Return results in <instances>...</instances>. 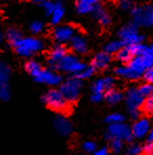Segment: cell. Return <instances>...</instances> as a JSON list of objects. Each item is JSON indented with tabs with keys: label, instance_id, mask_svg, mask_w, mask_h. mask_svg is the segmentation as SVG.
Listing matches in <instances>:
<instances>
[{
	"label": "cell",
	"instance_id": "29",
	"mask_svg": "<svg viewBox=\"0 0 153 155\" xmlns=\"http://www.w3.org/2000/svg\"><path fill=\"white\" fill-rule=\"evenodd\" d=\"M143 153V148L140 143H132L128 146L127 148V154L128 155H141Z\"/></svg>",
	"mask_w": 153,
	"mask_h": 155
},
{
	"label": "cell",
	"instance_id": "32",
	"mask_svg": "<svg viewBox=\"0 0 153 155\" xmlns=\"http://www.w3.org/2000/svg\"><path fill=\"white\" fill-rule=\"evenodd\" d=\"M141 108L143 110L145 111L146 113L148 114H152L153 112V97H146L144 100L143 104H141Z\"/></svg>",
	"mask_w": 153,
	"mask_h": 155
},
{
	"label": "cell",
	"instance_id": "10",
	"mask_svg": "<svg viewBox=\"0 0 153 155\" xmlns=\"http://www.w3.org/2000/svg\"><path fill=\"white\" fill-rule=\"evenodd\" d=\"M35 79V81L39 82V83L46 84L48 86H57L61 84V76L58 72L54 71L51 69H44L43 67L39 68L38 71L32 76Z\"/></svg>",
	"mask_w": 153,
	"mask_h": 155
},
{
	"label": "cell",
	"instance_id": "26",
	"mask_svg": "<svg viewBox=\"0 0 153 155\" xmlns=\"http://www.w3.org/2000/svg\"><path fill=\"white\" fill-rule=\"evenodd\" d=\"M95 71V69L91 65H85L83 68H82L81 71H79L76 76H74V77H76V78H78V79H80V80L89 79L90 77L93 76Z\"/></svg>",
	"mask_w": 153,
	"mask_h": 155
},
{
	"label": "cell",
	"instance_id": "2",
	"mask_svg": "<svg viewBox=\"0 0 153 155\" xmlns=\"http://www.w3.org/2000/svg\"><path fill=\"white\" fill-rule=\"evenodd\" d=\"M15 51L19 56L29 58L35 54H38L44 48V42L41 39L35 37H22L15 44H13Z\"/></svg>",
	"mask_w": 153,
	"mask_h": 155
},
{
	"label": "cell",
	"instance_id": "11",
	"mask_svg": "<svg viewBox=\"0 0 153 155\" xmlns=\"http://www.w3.org/2000/svg\"><path fill=\"white\" fill-rule=\"evenodd\" d=\"M76 28L72 25H58L54 29L52 33V37L55 40L59 43V44H64L66 42H69L72 38L76 35Z\"/></svg>",
	"mask_w": 153,
	"mask_h": 155
},
{
	"label": "cell",
	"instance_id": "20",
	"mask_svg": "<svg viewBox=\"0 0 153 155\" xmlns=\"http://www.w3.org/2000/svg\"><path fill=\"white\" fill-rule=\"evenodd\" d=\"M64 14H65V8H64L63 4L61 2H57L56 5H55V8L52 13V23L57 25L59 24L61 21H62Z\"/></svg>",
	"mask_w": 153,
	"mask_h": 155
},
{
	"label": "cell",
	"instance_id": "40",
	"mask_svg": "<svg viewBox=\"0 0 153 155\" xmlns=\"http://www.w3.org/2000/svg\"><path fill=\"white\" fill-rule=\"evenodd\" d=\"M90 99L91 102H93V103H100L104 99V94H101V93H92Z\"/></svg>",
	"mask_w": 153,
	"mask_h": 155
},
{
	"label": "cell",
	"instance_id": "7",
	"mask_svg": "<svg viewBox=\"0 0 153 155\" xmlns=\"http://www.w3.org/2000/svg\"><path fill=\"white\" fill-rule=\"evenodd\" d=\"M120 40L126 46L133 44L141 43L144 40V37L138 33V27L136 24L130 23L127 24L120 31Z\"/></svg>",
	"mask_w": 153,
	"mask_h": 155
},
{
	"label": "cell",
	"instance_id": "4",
	"mask_svg": "<svg viewBox=\"0 0 153 155\" xmlns=\"http://www.w3.org/2000/svg\"><path fill=\"white\" fill-rule=\"evenodd\" d=\"M125 99H126V105L130 117L133 118V120L140 118V108L141 107V104H143L145 97L141 94L138 88L130 87L127 90Z\"/></svg>",
	"mask_w": 153,
	"mask_h": 155
},
{
	"label": "cell",
	"instance_id": "31",
	"mask_svg": "<svg viewBox=\"0 0 153 155\" xmlns=\"http://www.w3.org/2000/svg\"><path fill=\"white\" fill-rule=\"evenodd\" d=\"M138 90H140L141 94L146 99V97H152L153 86H152V84H150V83H146V84H144V85H141V87L138 88Z\"/></svg>",
	"mask_w": 153,
	"mask_h": 155
},
{
	"label": "cell",
	"instance_id": "38",
	"mask_svg": "<svg viewBox=\"0 0 153 155\" xmlns=\"http://www.w3.org/2000/svg\"><path fill=\"white\" fill-rule=\"evenodd\" d=\"M143 148V153L145 155H152V152H153V143H147L144 145Z\"/></svg>",
	"mask_w": 153,
	"mask_h": 155
},
{
	"label": "cell",
	"instance_id": "6",
	"mask_svg": "<svg viewBox=\"0 0 153 155\" xmlns=\"http://www.w3.org/2000/svg\"><path fill=\"white\" fill-rule=\"evenodd\" d=\"M85 65L86 64H84L76 54H66L65 56L63 57L62 60L58 63L56 69L76 76L78 72L81 71L82 68H83Z\"/></svg>",
	"mask_w": 153,
	"mask_h": 155
},
{
	"label": "cell",
	"instance_id": "22",
	"mask_svg": "<svg viewBox=\"0 0 153 155\" xmlns=\"http://www.w3.org/2000/svg\"><path fill=\"white\" fill-rule=\"evenodd\" d=\"M93 14H95L97 20L100 22V24H102V25H104V26L110 24V22H111L110 16H109V14L107 13L106 11L103 10L101 6H99V8L95 11V13H93Z\"/></svg>",
	"mask_w": 153,
	"mask_h": 155
},
{
	"label": "cell",
	"instance_id": "14",
	"mask_svg": "<svg viewBox=\"0 0 153 155\" xmlns=\"http://www.w3.org/2000/svg\"><path fill=\"white\" fill-rule=\"evenodd\" d=\"M54 126L57 132L62 136H68L72 132V125L68 118L63 115H57L54 120Z\"/></svg>",
	"mask_w": 153,
	"mask_h": 155
},
{
	"label": "cell",
	"instance_id": "12",
	"mask_svg": "<svg viewBox=\"0 0 153 155\" xmlns=\"http://www.w3.org/2000/svg\"><path fill=\"white\" fill-rule=\"evenodd\" d=\"M150 131H151V124H150V120L146 117H141L135 120L134 124L131 127L132 137L135 138L146 137Z\"/></svg>",
	"mask_w": 153,
	"mask_h": 155
},
{
	"label": "cell",
	"instance_id": "13",
	"mask_svg": "<svg viewBox=\"0 0 153 155\" xmlns=\"http://www.w3.org/2000/svg\"><path fill=\"white\" fill-rule=\"evenodd\" d=\"M115 79L112 77H105L100 78L97 81L93 82L92 86H91V90L92 93H101V94H105L108 90L112 89L115 86Z\"/></svg>",
	"mask_w": 153,
	"mask_h": 155
},
{
	"label": "cell",
	"instance_id": "33",
	"mask_svg": "<svg viewBox=\"0 0 153 155\" xmlns=\"http://www.w3.org/2000/svg\"><path fill=\"white\" fill-rule=\"evenodd\" d=\"M123 148H124V142L120 140H111L110 142V150L113 153L118 154L122 152Z\"/></svg>",
	"mask_w": 153,
	"mask_h": 155
},
{
	"label": "cell",
	"instance_id": "24",
	"mask_svg": "<svg viewBox=\"0 0 153 155\" xmlns=\"http://www.w3.org/2000/svg\"><path fill=\"white\" fill-rule=\"evenodd\" d=\"M11 76V67L3 61H0V84H6Z\"/></svg>",
	"mask_w": 153,
	"mask_h": 155
},
{
	"label": "cell",
	"instance_id": "25",
	"mask_svg": "<svg viewBox=\"0 0 153 155\" xmlns=\"http://www.w3.org/2000/svg\"><path fill=\"white\" fill-rule=\"evenodd\" d=\"M123 46H124V44H123L121 40H113V41H110V42L107 43V44L105 45L104 51H106L107 54H116V52L120 51Z\"/></svg>",
	"mask_w": 153,
	"mask_h": 155
},
{
	"label": "cell",
	"instance_id": "23",
	"mask_svg": "<svg viewBox=\"0 0 153 155\" xmlns=\"http://www.w3.org/2000/svg\"><path fill=\"white\" fill-rule=\"evenodd\" d=\"M132 58H133V56H132L131 51H130L129 46H126V45H124L120 51L116 52V59L122 63H126L127 64Z\"/></svg>",
	"mask_w": 153,
	"mask_h": 155
},
{
	"label": "cell",
	"instance_id": "39",
	"mask_svg": "<svg viewBox=\"0 0 153 155\" xmlns=\"http://www.w3.org/2000/svg\"><path fill=\"white\" fill-rule=\"evenodd\" d=\"M118 4L123 10H130L132 8V0H118Z\"/></svg>",
	"mask_w": 153,
	"mask_h": 155
},
{
	"label": "cell",
	"instance_id": "35",
	"mask_svg": "<svg viewBox=\"0 0 153 155\" xmlns=\"http://www.w3.org/2000/svg\"><path fill=\"white\" fill-rule=\"evenodd\" d=\"M29 29L33 34H40L44 29V24L41 21H34L29 25Z\"/></svg>",
	"mask_w": 153,
	"mask_h": 155
},
{
	"label": "cell",
	"instance_id": "18",
	"mask_svg": "<svg viewBox=\"0 0 153 155\" xmlns=\"http://www.w3.org/2000/svg\"><path fill=\"white\" fill-rule=\"evenodd\" d=\"M111 62V54H107L106 51H101L97 54L92 59V66L95 69H105L109 66Z\"/></svg>",
	"mask_w": 153,
	"mask_h": 155
},
{
	"label": "cell",
	"instance_id": "36",
	"mask_svg": "<svg viewBox=\"0 0 153 155\" xmlns=\"http://www.w3.org/2000/svg\"><path fill=\"white\" fill-rule=\"evenodd\" d=\"M82 148H83V150L86 153H93L97 150V143L92 142V140H87V142L83 143Z\"/></svg>",
	"mask_w": 153,
	"mask_h": 155
},
{
	"label": "cell",
	"instance_id": "5",
	"mask_svg": "<svg viewBox=\"0 0 153 155\" xmlns=\"http://www.w3.org/2000/svg\"><path fill=\"white\" fill-rule=\"evenodd\" d=\"M43 102L47 107L55 111L62 112L65 111L68 107V102L65 100L60 90L51 89L43 95Z\"/></svg>",
	"mask_w": 153,
	"mask_h": 155
},
{
	"label": "cell",
	"instance_id": "8",
	"mask_svg": "<svg viewBox=\"0 0 153 155\" xmlns=\"http://www.w3.org/2000/svg\"><path fill=\"white\" fill-rule=\"evenodd\" d=\"M134 24L140 26L150 27L153 24V8L151 5H145L132 10Z\"/></svg>",
	"mask_w": 153,
	"mask_h": 155
},
{
	"label": "cell",
	"instance_id": "43",
	"mask_svg": "<svg viewBox=\"0 0 153 155\" xmlns=\"http://www.w3.org/2000/svg\"><path fill=\"white\" fill-rule=\"evenodd\" d=\"M37 2H39V3H41V2H43V1H45V0H36Z\"/></svg>",
	"mask_w": 153,
	"mask_h": 155
},
{
	"label": "cell",
	"instance_id": "27",
	"mask_svg": "<svg viewBox=\"0 0 153 155\" xmlns=\"http://www.w3.org/2000/svg\"><path fill=\"white\" fill-rule=\"evenodd\" d=\"M22 38V33L17 28H10L6 31V39L11 44H15L18 40Z\"/></svg>",
	"mask_w": 153,
	"mask_h": 155
},
{
	"label": "cell",
	"instance_id": "30",
	"mask_svg": "<svg viewBox=\"0 0 153 155\" xmlns=\"http://www.w3.org/2000/svg\"><path fill=\"white\" fill-rule=\"evenodd\" d=\"M11 97V89L8 84H0V100L8 101Z\"/></svg>",
	"mask_w": 153,
	"mask_h": 155
},
{
	"label": "cell",
	"instance_id": "17",
	"mask_svg": "<svg viewBox=\"0 0 153 155\" xmlns=\"http://www.w3.org/2000/svg\"><path fill=\"white\" fill-rule=\"evenodd\" d=\"M100 5L99 0H76V8L79 14H89L95 13Z\"/></svg>",
	"mask_w": 153,
	"mask_h": 155
},
{
	"label": "cell",
	"instance_id": "15",
	"mask_svg": "<svg viewBox=\"0 0 153 155\" xmlns=\"http://www.w3.org/2000/svg\"><path fill=\"white\" fill-rule=\"evenodd\" d=\"M70 42V47L76 54H84L88 51V43L86 38L81 34H76L74 37L72 38Z\"/></svg>",
	"mask_w": 153,
	"mask_h": 155
},
{
	"label": "cell",
	"instance_id": "21",
	"mask_svg": "<svg viewBox=\"0 0 153 155\" xmlns=\"http://www.w3.org/2000/svg\"><path fill=\"white\" fill-rule=\"evenodd\" d=\"M104 97H105V99H106V101L110 105L118 104L123 99H124V94H123L121 91L113 89V88L107 91V92L104 94Z\"/></svg>",
	"mask_w": 153,
	"mask_h": 155
},
{
	"label": "cell",
	"instance_id": "28",
	"mask_svg": "<svg viewBox=\"0 0 153 155\" xmlns=\"http://www.w3.org/2000/svg\"><path fill=\"white\" fill-rule=\"evenodd\" d=\"M125 117L123 114L118 112H115V113H110L109 115H107L106 117V122L108 123L109 125H113V124H120V123H124Z\"/></svg>",
	"mask_w": 153,
	"mask_h": 155
},
{
	"label": "cell",
	"instance_id": "9",
	"mask_svg": "<svg viewBox=\"0 0 153 155\" xmlns=\"http://www.w3.org/2000/svg\"><path fill=\"white\" fill-rule=\"evenodd\" d=\"M107 137L110 140H120L122 142H130L132 138L131 128L125 123L109 125Z\"/></svg>",
	"mask_w": 153,
	"mask_h": 155
},
{
	"label": "cell",
	"instance_id": "16",
	"mask_svg": "<svg viewBox=\"0 0 153 155\" xmlns=\"http://www.w3.org/2000/svg\"><path fill=\"white\" fill-rule=\"evenodd\" d=\"M66 54H67V51H66V48L62 44L55 45L51 51V52H49V56H48V64L51 65V67L56 69L58 63L62 60L63 57L65 56Z\"/></svg>",
	"mask_w": 153,
	"mask_h": 155
},
{
	"label": "cell",
	"instance_id": "1",
	"mask_svg": "<svg viewBox=\"0 0 153 155\" xmlns=\"http://www.w3.org/2000/svg\"><path fill=\"white\" fill-rule=\"evenodd\" d=\"M153 54L133 57L126 65L115 69V74L127 80H138L143 77L146 69L152 68Z\"/></svg>",
	"mask_w": 153,
	"mask_h": 155
},
{
	"label": "cell",
	"instance_id": "41",
	"mask_svg": "<svg viewBox=\"0 0 153 155\" xmlns=\"http://www.w3.org/2000/svg\"><path fill=\"white\" fill-rule=\"evenodd\" d=\"M93 155H109V151L107 148H101V149H97L93 152Z\"/></svg>",
	"mask_w": 153,
	"mask_h": 155
},
{
	"label": "cell",
	"instance_id": "37",
	"mask_svg": "<svg viewBox=\"0 0 153 155\" xmlns=\"http://www.w3.org/2000/svg\"><path fill=\"white\" fill-rule=\"evenodd\" d=\"M143 78L145 79L146 83H152L153 81V70L152 68H148V69L145 70V72L143 74Z\"/></svg>",
	"mask_w": 153,
	"mask_h": 155
},
{
	"label": "cell",
	"instance_id": "42",
	"mask_svg": "<svg viewBox=\"0 0 153 155\" xmlns=\"http://www.w3.org/2000/svg\"><path fill=\"white\" fill-rule=\"evenodd\" d=\"M2 40H3V33H2L1 28H0V43L2 42Z\"/></svg>",
	"mask_w": 153,
	"mask_h": 155
},
{
	"label": "cell",
	"instance_id": "34",
	"mask_svg": "<svg viewBox=\"0 0 153 155\" xmlns=\"http://www.w3.org/2000/svg\"><path fill=\"white\" fill-rule=\"evenodd\" d=\"M41 5H42L43 10H44V12L47 14V15H52V11H54L55 8V5H56V3L55 2H52V0H45V1L41 2Z\"/></svg>",
	"mask_w": 153,
	"mask_h": 155
},
{
	"label": "cell",
	"instance_id": "3",
	"mask_svg": "<svg viewBox=\"0 0 153 155\" xmlns=\"http://www.w3.org/2000/svg\"><path fill=\"white\" fill-rule=\"evenodd\" d=\"M60 92L68 103H74L79 99L82 91V80L76 77L66 79L60 85Z\"/></svg>",
	"mask_w": 153,
	"mask_h": 155
},
{
	"label": "cell",
	"instance_id": "19",
	"mask_svg": "<svg viewBox=\"0 0 153 155\" xmlns=\"http://www.w3.org/2000/svg\"><path fill=\"white\" fill-rule=\"evenodd\" d=\"M129 48L133 57L150 56V54H153L152 45H145V44H143V43H138V44L129 45Z\"/></svg>",
	"mask_w": 153,
	"mask_h": 155
}]
</instances>
